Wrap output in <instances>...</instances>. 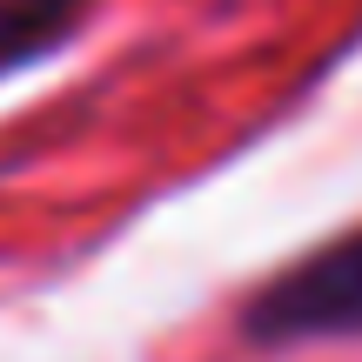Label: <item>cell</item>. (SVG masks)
Instances as JSON below:
<instances>
[{
	"label": "cell",
	"mask_w": 362,
	"mask_h": 362,
	"mask_svg": "<svg viewBox=\"0 0 362 362\" xmlns=\"http://www.w3.org/2000/svg\"><path fill=\"white\" fill-rule=\"evenodd\" d=\"M242 336L262 342V349L362 342V228L336 235L315 255H302L282 275H269L242 309Z\"/></svg>",
	"instance_id": "1"
},
{
	"label": "cell",
	"mask_w": 362,
	"mask_h": 362,
	"mask_svg": "<svg viewBox=\"0 0 362 362\" xmlns=\"http://www.w3.org/2000/svg\"><path fill=\"white\" fill-rule=\"evenodd\" d=\"M94 0H0V74L34 67L88 21Z\"/></svg>",
	"instance_id": "2"
}]
</instances>
